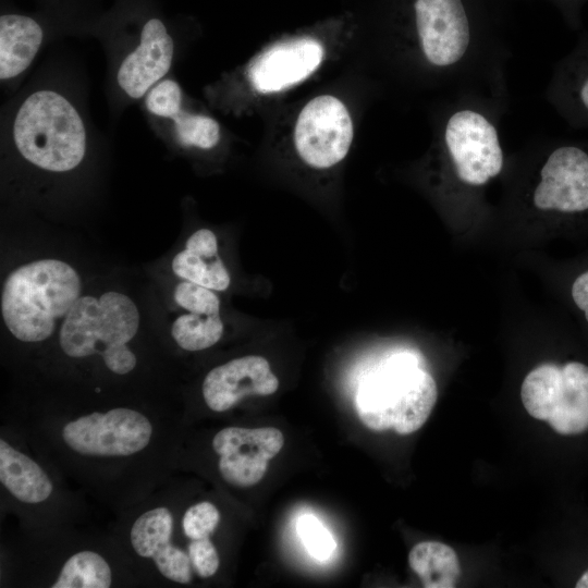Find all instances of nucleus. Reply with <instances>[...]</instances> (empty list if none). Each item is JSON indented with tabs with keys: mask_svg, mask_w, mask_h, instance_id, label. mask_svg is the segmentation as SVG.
<instances>
[{
	"mask_svg": "<svg viewBox=\"0 0 588 588\" xmlns=\"http://www.w3.org/2000/svg\"><path fill=\"white\" fill-rule=\"evenodd\" d=\"M297 531L307 551L316 559L324 560L331 555L335 543L329 531L311 515H305L297 523Z\"/></svg>",
	"mask_w": 588,
	"mask_h": 588,
	"instance_id": "nucleus-22",
	"label": "nucleus"
},
{
	"mask_svg": "<svg viewBox=\"0 0 588 588\" xmlns=\"http://www.w3.org/2000/svg\"><path fill=\"white\" fill-rule=\"evenodd\" d=\"M520 397L527 413L562 437L588 433V365L546 363L525 377Z\"/></svg>",
	"mask_w": 588,
	"mask_h": 588,
	"instance_id": "nucleus-5",
	"label": "nucleus"
},
{
	"mask_svg": "<svg viewBox=\"0 0 588 588\" xmlns=\"http://www.w3.org/2000/svg\"><path fill=\"white\" fill-rule=\"evenodd\" d=\"M323 59V47L311 38L273 46L252 64L248 77L264 94L287 88L309 76Z\"/></svg>",
	"mask_w": 588,
	"mask_h": 588,
	"instance_id": "nucleus-13",
	"label": "nucleus"
},
{
	"mask_svg": "<svg viewBox=\"0 0 588 588\" xmlns=\"http://www.w3.org/2000/svg\"><path fill=\"white\" fill-rule=\"evenodd\" d=\"M279 380L262 356L247 355L210 370L203 382V396L215 412H224L249 395L267 396L277 392Z\"/></svg>",
	"mask_w": 588,
	"mask_h": 588,
	"instance_id": "nucleus-10",
	"label": "nucleus"
},
{
	"mask_svg": "<svg viewBox=\"0 0 588 588\" xmlns=\"http://www.w3.org/2000/svg\"><path fill=\"white\" fill-rule=\"evenodd\" d=\"M437 397L433 377L403 353L388 358L360 382L355 406L367 428L409 434L427 421Z\"/></svg>",
	"mask_w": 588,
	"mask_h": 588,
	"instance_id": "nucleus-2",
	"label": "nucleus"
},
{
	"mask_svg": "<svg viewBox=\"0 0 588 588\" xmlns=\"http://www.w3.org/2000/svg\"><path fill=\"white\" fill-rule=\"evenodd\" d=\"M575 94L583 109L588 112V73L579 82Z\"/></svg>",
	"mask_w": 588,
	"mask_h": 588,
	"instance_id": "nucleus-26",
	"label": "nucleus"
},
{
	"mask_svg": "<svg viewBox=\"0 0 588 588\" xmlns=\"http://www.w3.org/2000/svg\"><path fill=\"white\" fill-rule=\"evenodd\" d=\"M171 119L180 143L184 146H194L209 149L220 139V126L209 117L192 114L177 110Z\"/></svg>",
	"mask_w": 588,
	"mask_h": 588,
	"instance_id": "nucleus-20",
	"label": "nucleus"
},
{
	"mask_svg": "<svg viewBox=\"0 0 588 588\" xmlns=\"http://www.w3.org/2000/svg\"><path fill=\"white\" fill-rule=\"evenodd\" d=\"M138 47L121 63L117 79L122 90L133 99L146 94L170 70L173 39L163 21L148 19L140 30Z\"/></svg>",
	"mask_w": 588,
	"mask_h": 588,
	"instance_id": "nucleus-12",
	"label": "nucleus"
},
{
	"mask_svg": "<svg viewBox=\"0 0 588 588\" xmlns=\"http://www.w3.org/2000/svg\"><path fill=\"white\" fill-rule=\"evenodd\" d=\"M542 212L579 213L588 210V151L559 145L543 154L529 196Z\"/></svg>",
	"mask_w": 588,
	"mask_h": 588,
	"instance_id": "nucleus-8",
	"label": "nucleus"
},
{
	"mask_svg": "<svg viewBox=\"0 0 588 588\" xmlns=\"http://www.w3.org/2000/svg\"><path fill=\"white\" fill-rule=\"evenodd\" d=\"M152 427L146 416L131 408L95 412L68 422L64 442L87 456H128L147 446Z\"/></svg>",
	"mask_w": 588,
	"mask_h": 588,
	"instance_id": "nucleus-6",
	"label": "nucleus"
},
{
	"mask_svg": "<svg viewBox=\"0 0 588 588\" xmlns=\"http://www.w3.org/2000/svg\"><path fill=\"white\" fill-rule=\"evenodd\" d=\"M44 38L40 24L33 17L17 13L0 16V77L10 79L24 72Z\"/></svg>",
	"mask_w": 588,
	"mask_h": 588,
	"instance_id": "nucleus-16",
	"label": "nucleus"
},
{
	"mask_svg": "<svg viewBox=\"0 0 588 588\" xmlns=\"http://www.w3.org/2000/svg\"><path fill=\"white\" fill-rule=\"evenodd\" d=\"M176 305L186 314L172 322L171 335L183 350L196 352L215 345L223 334L220 298L215 291L182 280L173 292Z\"/></svg>",
	"mask_w": 588,
	"mask_h": 588,
	"instance_id": "nucleus-11",
	"label": "nucleus"
},
{
	"mask_svg": "<svg viewBox=\"0 0 588 588\" xmlns=\"http://www.w3.org/2000/svg\"><path fill=\"white\" fill-rule=\"evenodd\" d=\"M111 568L96 552L81 551L63 565L52 588H108L111 586Z\"/></svg>",
	"mask_w": 588,
	"mask_h": 588,
	"instance_id": "nucleus-19",
	"label": "nucleus"
},
{
	"mask_svg": "<svg viewBox=\"0 0 588 588\" xmlns=\"http://www.w3.org/2000/svg\"><path fill=\"white\" fill-rule=\"evenodd\" d=\"M191 564L201 578L213 576L220 564L218 552L208 538L192 540L188 546Z\"/></svg>",
	"mask_w": 588,
	"mask_h": 588,
	"instance_id": "nucleus-24",
	"label": "nucleus"
},
{
	"mask_svg": "<svg viewBox=\"0 0 588 588\" xmlns=\"http://www.w3.org/2000/svg\"><path fill=\"white\" fill-rule=\"evenodd\" d=\"M408 563L426 588H453L461 575L455 551L439 541H422L414 546Z\"/></svg>",
	"mask_w": 588,
	"mask_h": 588,
	"instance_id": "nucleus-18",
	"label": "nucleus"
},
{
	"mask_svg": "<svg viewBox=\"0 0 588 588\" xmlns=\"http://www.w3.org/2000/svg\"><path fill=\"white\" fill-rule=\"evenodd\" d=\"M572 297L575 305L584 311L588 322V271L579 274L572 285Z\"/></svg>",
	"mask_w": 588,
	"mask_h": 588,
	"instance_id": "nucleus-25",
	"label": "nucleus"
},
{
	"mask_svg": "<svg viewBox=\"0 0 588 588\" xmlns=\"http://www.w3.org/2000/svg\"><path fill=\"white\" fill-rule=\"evenodd\" d=\"M173 273L215 292L225 291L231 283L230 273L218 253L216 234L208 229L195 231L185 247L172 259Z\"/></svg>",
	"mask_w": 588,
	"mask_h": 588,
	"instance_id": "nucleus-15",
	"label": "nucleus"
},
{
	"mask_svg": "<svg viewBox=\"0 0 588 588\" xmlns=\"http://www.w3.org/2000/svg\"><path fill=\"white\" fill-rule=\"evenodd\" d=\"M353 140V122L345 105L331 95L309 100L299 112L294 144L301 159L316 169H328L347 155Z\"/></svg>",
	"mask_w": 588,
	"mask_h": 588,
	"instance_id": "nucleus-7",
	"label": "nucleus"
},
{
	"mask_svg": "<svg viewBox=\"0 0 588 588\" xmlns=\"http://www.w3.org/2000/svg\"><path fill=\"white\" fill-rule=\"evenodd\" d=\"M0 481L13 497L24 503H40L53 490L45 470L3 439L0 440Z\"/></svg>",
	"mask_w": 588,
	"mask_h": 588,
	"instance_id": "nucleus-17",
	"label": "nucleus"
},
{
	"mask_svg": "<svg viewBox=\"0 0 588 588\" xmlns=\"http://www.w3.org/2000/svg\"><path fill=\"white\" fill-rule=\"evenodd\" d=\"M13 138L24 159L51 172L76 168L86 151V133L78 112L52 90H39L25 99L15 115Z\"/></svg>",
	"mask_w": 588,
	"mask_h": 588,
	"instance_id": "nucleus-4",
	"label": "nucleus"
},
{
	"mask_svg": "<svg viewBox=\"0 0 588 588\" xmlns=\"http://www.w3.org/2000/svg\"><path fill=\"white\" fill-rule=\"evenodd\" d=\"M220 520L218 509L210 502L192 505L184 514L182 525L184 534L192 540L208 538Z\"/></svg>",
	"mask_w": 588,
	"mask_h": 588,
	"instance_id": "nucleus-21",
	"label": "nucleus"
},
{
	"mask_svg": "<svg viewBox=\"0 0 588 588\" xmlns=\"http://www.w3.org/2000/svg\"><path fill=\"white\" fill-rule=\"evenodd\" d=\"M81 291L77 271L63 260L45 258L24 264L3 283V322L22 342L45 341L81 297Z\"/></svg>",
	"mask_w": 588,
	"mask_h": 588,
	"instance_id": "nucleus-1",
	"label": "nucleus"
},
{
	"mask_svg": "<svg viewBox=\"0 0 588 588\" xmlns=\"http://www.w3.org/2000/svg\"><path fill=\"white\" fill-rule=\"evenodd\" d=\"M139 322L136 304L121 292L81 295L61 323L60 346L74 358L98 354L112 372L126 375L137 363L128 343Z\"/></svg>",
	"mask_w": 588,
	"mask_h": 588,
	"instance_id": "nucleus-3",
	"label": "nucleus"
},
{
	"mask_svg": "<svg viewBox=\"0 0 588 588\" xmlns=\"http://www.w3.org/2000/svg\"><path fill=\"white\" fill-rule=\"evenodd\" d=\"M181 88L171 79L154 86L146 98V107L155 115L171 119L181 109Z\"/></svg>",
	"mask_w": 588,
	"mask_h": 588,
	"instance_id": "nucleus-23",
	"label": "nucleus"
},
{
	"mask_svg": "<svg viewBox=\"0 0 588 588\" xmlns=\"http://www.w3.org/2000/svg\"><path fill=\"white\" fill-rule=\"evenodd\" d=\"M173 518L163 506L142 514L131 529V543L135 552L143 558H151L166 578L188 584L192 580L189 556L171 544Z\"/></svg>",
	"mask_w": 588,
	"mask_h": 588,
	"instance_id": "nucleus-14",
	"label": "nucleus"
},
{
	"mask_svg": "<svg viewBox=\"0 0 588 588\" xmlns=\"http://www.w3.org/2000/svg\"><path fill=\"white\" fill-rule=\"evenodd\" d=\"M283 444V433L274 427H226L212 440L222 478L236 487L258 483Z\"/></svg>",
	"mask_w": 588,
	"mask_h": 588,
	"instance_id": "nucleus-9",
	"label": "nucleus"
}]
</instances>
